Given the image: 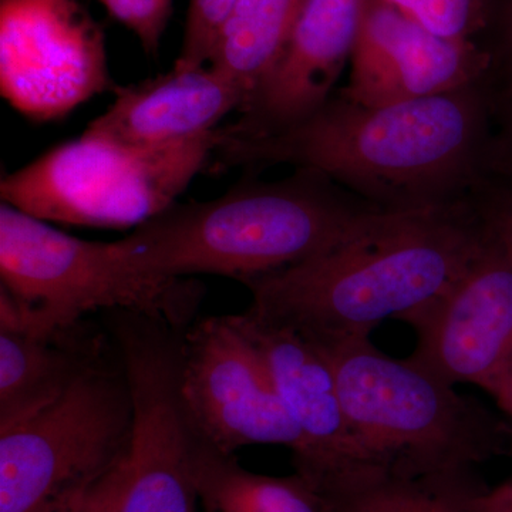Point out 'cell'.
Listing matches in <instances>:
<instances>
[{"instance_id":"9c48e42d","label":"cell","mask_w":512,"mask_h":512,"mask_svg":"<svg viewBox=\"0 0 512 512\" xmlns=\"http://www.w3.org/2000/svg\"><path fill=\"white\" fill-rule=\"evenodd\" d=\"M268 367L279 396L301 431L292 454L296 473L323 504L387 476L357 436L329 357L286 326L245 311L229 316Z\"/></svg>"},{"instance_id":"5b68a950","label":"cell","mask_w":512,"mask_h":512,"mask_svg":"<svg viewBox=\"0 0 512 512\" xmlns=\"http://www.w3.org/2000/svg\"><path fill=\"white\" fill-rule=\"evenodd\" d=\"M0 322L52 333L99 309H123L187 328L200 286L131 274L110 242L84 241L2 202Z\"/></svg>"},{"instance_id":"d6986e66","label":"cell","mask_w":512,"mask_h":512,"mask_svg":"<svg viewBox=\"0 0 512 512\" xmlns=\"http://www.w3.org/2000/svg\"><path fill=\"white\" fill-rule=\"evenodd\" d=\"M487 487L474 468L421 477L389 474L336 501L328 512H474L471 503Z\"/></svg>"},{"instance_id":"cb8c5ba5","label":"cell","mask_w":512,"mask_h":512,"mask_svg":"<svg viewBox=\"0 0 512 512\" xmlns=\"http://www.w3.org/2000/svg\"><path fill=\"white\" fill-rule=\"evenodd\" d=\"M490 23L498 30L501 47L512 70V0H487V26Z\"/></svg>"},{"instance_id":"ac0fdd59","label":"cell","mask_w":512,"mask_h":512,"mask_svg":"<svg viewBox=\"0 0 512 512\" xmlns=\"http://www.w3.org/2000/svg\"><path fill=\"white\" fill-rule=\"evenodd\" d=\"M195 484L201 512H328L298 474L252 473L234 454L222 453L202 439L195 457Z\"/></svg>"},{"instance_id":"6da1fadb","label":"cell","mask_w":512,"mask_h":512,"mask_svg":"<svg viewBox=\"0 0 512 512\" xmlns=\"http://www.w3.org/2000/svg\"><path fill=\"white\" fill-rule=\"evenodd\" d=\"M483 130L477 86L382 107L339 94L268 136L228 137L217 130L211 171L256 173L288 164L325 174L379 210H427L463 202Z\"/></svg>"},{"instance_id":"603a6c76","label":"cell","mask_w":512,"mask_h":512,"mask_svg":"<svg viewBox=\"0 0 512 512\" xmlns=\"http://www.w3.org/2000/svg\"><path fill=\"white\" fill-rule=\"evenodd\" d=\"M485 231L504 249L512 262V200L477 210Z\"/></svg>"},{"instance_id":"ba28073f","label":"cell","mask_w":512,"mask_h":512,"mask_svg":"<svg viewBox=\"0 0 512 512\" xmlns=\"http://www.w3.org/2000/svg\"><path fill=\"white\" fill-rule=\"evenodd\" d=\"M134 397L126 457L107 477L106 512H201L195 484L198 436L180 392L184 329L136 312L109 320Z\"/></svg>"},{"instance_id":"9a60e30c","label":"cell","mask_w":512,"mask_h":512,"mask_svg":"<svg viewBox=\"0 0 512 512\" xmlns=\"http://www.w3.org/2000/svg\"><path fill=\"white\" fill-rule=\"evenodd\" d=\"M244 94L211 66L175 62L170 72L116 90L109 109L84 136L151 150L208 136Z\"/></svg>"},{"instance_id":"484cf974","label":"cell","mask_w":512,"mask_h":512,"mask_svg":"<svg viewBox=\"0 0 512 512\" xmlns=\"http://www.w3.org/2000/svg\"><path fill=\"white\" fill-rule=\"evenodd\" d=\"M106 480L101 481L94 490L83 497L76 498L70 503L60 505L50 512H106L107 511V485Z\"/></svg>"},{"instance_id":"8fae6325","label":"cell","mask_w":512,"mask_h":512,"mask_svg":"<svg viewBox=\"0 0 512 512\" xmlns=\"http://www.w3.org/2000/svg\"><path fill=\"white\" fill-rule=\"evenodd\" d=\"M180 392L195 431L222 453L282 446L293 454L301 446V431L268 367L229 316L185 329Z\"/></svg>"},{"instance_id":"2e32d148","label":"cell","mask_w":512,"mask_h":512,"mask_svg":"<svg viewBox=\"0 0 512 512\" xmlns=\"http://www.w3.org/2000/svg\"><path fill=\"white\" fill-rule=\"evenodd\" d=\"M104 349L82 322L52 333L0 323V430L56 402Z\"/></svg>"},{"instance_id":"5bb4252c","label":"cell","mask_w":512,"mask_h":512,"mask_svg":"<svg viewBox=\"0 0 512 512\" xmlns=\"http://www.w3.org/2000/svg\"><path fill=\"white\" fill-rule=\"evenodd\" d=\"M365 0H306L274 66L222 136L258 137L305 120L332 97L352 57Z\"/></svg>"},{"instance_id":"7a4b0ae2","label":"cell","mask_w":512,"mask_h":512,"mask_svg":"<svg viewBox=\"0 0 512 512\" xmlns=\"http://www.w3.org/2000/svg\"><path fill=\"white\" fill-rule=\"evenodd\" d=\"M487 241L466 202L417 211H377L322 254L249 281L247 311L286 326L319 348L370 335L440 298Z\"/></svg>"},{"instance_id":"7c38bea8","label":"cell","mask_w":512,"mask_h":512,"mask_svg":"<svg viewBox=\"0 0 512 512\" xmlns=\"http://www.w3.org/2000/svg\"><path fill=\"white\" fill-rule=\"evenodd\" d=\"M403 322L416 333L410 360L444 382L474 384L494 399L512 379L511 259L487 232L464 274Z\"/></svg>"},{"instance_id":"7402d4cb","label":"cell","mask_w":512,"mask_h":512,"mask_svg":"<svg viewBox=\"0 0 512 512\" xmlns=\"http://www.w3.org/2000/svg\"><path fill=\"white\" fill-rule=\"evenodd\" d=\"M114 19L140 39L147 53H156L171 13V0H99Z\"/></svg>"},{"instance_id":"4fadbf2b","label":"cell","mask_w":512,"mask_h":512,"mask_svg":"<svg viewBox=\"0 0 512 512\" xmlns=\"http://www.w3.org/2000/svg\"><path fill=\"white\" fill-rule=\"evenodd\" d=\"M490 57L473 40L434 35L399 10L365 0L349 86L340 94L382 107L457 92L476 86Z\"/></svg>"},{"instance_id":"8992f818","label":"cell","mask_w":512,"mask_h":512,"mask_svg":"<svg viewBox=\"0 0 512 512\" xmlns=\"http://www.w3.org/2000/svg\"><path fill=\"white\" fill-rule=\"evenodd\" d=\"M133 430V390L111 342L56 402L0 430V512H50L90 493Z\"/></svg>"},{"instance_id":"277c9868","label":"cell","mask_w":512,"mask_h":512,"mask_svg":"<svg viewBox=\"0 0 512 512\" xmlns=\"http://www.w3.org/2000/svg\"><path fill=\"white\" fill-rule=\"evenodd\" d=\"M319 349L332 363L357 436L387 473L470 470L510 453L507 419L409 357L384 355L370 339Z\"/></svg>"},{"instance_id":"e0dca14e","label":"cell","mask_w":512,"mask_h":512,"mask_svg":"<svg viewBox=\"0 0 512 512\" xmlns=\"http://www.w3.org/2000/svg\"><path fill=\"white\" fill-rule=\"evenodd\" d=\"M305 3L238 0L222 23L208 66L241 90L244 103L281 56Z\"/></svg>"},{"instance_id":"4316f807","label":"cell","mask_w":512,"mask_h":512,"mask_svg":"<svg viewBox=\"0 0 512 512\" xmlns=\"http://www.w3.org/2000/svg\"><path fill=\"white\" fill-rule=\"evenodd\" d=\"M495 403H497L498 409L504 414L508 424L511 427V447L510 454H512V379L510 382L505 384L504 389L501 390L497 396L494 397Z\"/></svg>"},{"instance_id":"52a82bcc","label":"cell","mask_w":512,"mask_h":512,"mask_svg":"<svg viewBox=\"0 0 512 512\" xmlns=\"http://www.w3.org/2000/svg\"><path fill=\"white\" fill-rule=\"evenodd\" d=\"M208 136L151 150L83 136L6 175L2 202L37 220L93 228H137L177 202L207 167Z\"/></svg>"},{"instance_id":"d4e9b609","label":"cell","mask_w":512,"mask_h":512,"mask_svg":"<svg viewBox=\"0 0 512 512\" xmlns=\"http://www.w3.org/2000/svg\"><path fill=\"white\" fill-rule=\"evenodd\" d=\"M474 512H512V476L495 487H487L471 503Z\"/></svg>"},{"instance_id":"30bf717a","label":"cell","mask_w":512,"mask_h":512,"mask_svg":"<svg viewBox=\"0 0 512 512\" xmlns=\"http://www.w3.org/2000/svg\"><path fill=\"white\" fill-rule=\"evenodd\" d=\"M111 87L103 32L77 0H0V90L13 109L56 120Z\"/></svg>"},{"instance_id":"44dd1931","label":"cell","mask_w":512,"mask_h":512,"mask_svg":"<svg viewBox=\"0 0 512 512\" xmlns=\"http://www.w3.org/2000/svg\"><path fill=\"white\" fill-rule=\"evenodd\" d=\"M238 0H190L183 52L177 62L190 66L208 64L215 36Z\"/></svg>"},{"instance_id":"ffe728a7","label":"cell","mask_w":512,"mask_h":512,"mask_svg":"<svg viewBox=\"0 0 512 512\" xmlns=\"http://www.w3.org/2000/svg\"><path fill=\"white\" fill-rule=\"evenodd\" d=\"M424 29L448 39H470L487 26V0H379Z\"/></svg>"},{"instance_id":"3957f363","label":"cell","mask_w":512,"mask_h":512,"mask_svg":"<svg viewBox=\"0 0 512 512\" xmlns=\"http://www.w3.org/2000/svg\"><path fill=\"white\" fill-rule=\"evenodd\" d=\"M379 208L352 204L309 168L285 180H242L210 201L174 202L111 249L131 274L154 281L228 276L242 284L322 254Z\"/></svg>"}]
</instances>
